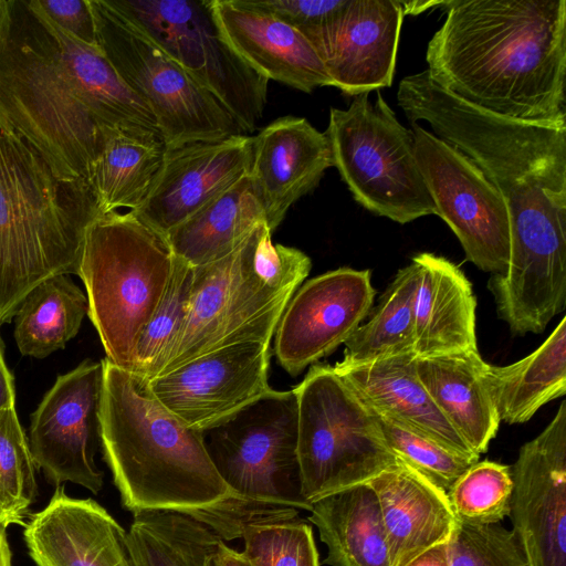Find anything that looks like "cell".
Wrapping results in <instances>:
<instances>
[{
	"label": "cell",
	"instance_id": "6da1fadb",
	"mask_svg": "<svg viewBox=\"0 0 566 566\" xmlns=\"http://www.w3.org/2000/svg\"><path fill=\"white\" fill-rule=\"evenodd\" d=\"M136 127L160 134L99 46L63 31L34 0H2L1 130L30 144L59 177L88 181L112 129Z\"/></svg>",
	"mask_w": 566,
	"mask_h": 566
},
{
	"label": "cell",
	"instance_id": "7a4b0ae2",
	"mask_svg": "<svg viewBox=\"0 0 566 566\" xmlns=\"http://www.w3.org/2000/svg\"><path fill=\"white\" fill-rule=\"evenodd\" d=\"M397 103L410 124H429L500 192L511 220L514 273L534 279L566 265V123L480 109L439 86L427 70L401 80Z\"/></svg>",
	"mask_w": 566,
	"mask_h": 566
},
{
	"label": "cell",
	"instance_id": "3957f363",
	"mask_svg": "<svg viewBox=\"0 0 566 566\" xmlns=\"http://www.w3.org/2000/svg\"><path fill=\"white\" fill-rule=\"evenodd\" d=\"M428 43L439 86L511 119L566 123V1L450 0Z\"/></svg>",
	"mask_w": 566,
	"mask_h": 566
},
{
	"label": "cell",
	"instance_id": "277c9868",
	"mask_svg": "<svg viewBox=\"0 0 566 566\" xmlns=\"http://www.w3.org/2000/svg\"><path fill=\"white\" fill-rule=\"evenodd\" d=\"M102 363L99 442L125 509L180 512L223 541L265 521L222 480L202 432L163 406L148 379L107 358Z\"/></svg>",
	"mask_w": 566,
	"mask_h": 566
},
{
	"label": "cell",
	"instance_id": "5b68a950",
	"mask_svg": "<svg viewBox=\"0 0 566 566\" xmlns=\"http://www.w3.org/2000/svg\"><path fill=\"white\" fill-rule=\"evenodd\" d=\"M98 216L87 180L59 177L30 144L0 129V326L40 282L77 275Z\"/></svg>",
	"mask_w": 566,
	"mask_h": 566
},
{
	"label": "cell",
	"instance_id": "8992f818",
	"mask_svg": "<svg viewBox=\"0 0 566 566\" xmlns=\"http://www.w3.org/2000/svg\"><path fill=\"white\" fill-rule=\"evenodd\" d=\"M311 268V259L301 250L274 244L268 224L258 227L229 254L195 266L188 315L159 375L223 346L271 343Z\"/></svg>",
	"mask_w": 566,
	"mask_h": 566
},
{
	"label": "cell",
	"instance_id": "52a82bcc",
	"mask_svg": "<svg viewBox=\"0 0 566 566\" xmlns=\"http://www.w3.org/2000/svg\"><path fill=\"white\" fill-rule=\"evenodd\" d=\"M176 256L165 235L133 211L98 216L87 228L77 275L106 358L134 371L138 339L168 286Z\"/></svg>",
	"mask_w": 566,
	"mask_h": 566
},
{
	"label": "cell",
	"instance_id": "ba28073f",
	"mask_svg": "<svg viewBox=\"0 0 566 566\" xmlns=\"http://www.w3.org/2000/svg\"><path fill=\"white\" fill-rule=\"evenodd\" d=\"M302 495L316 500L366 483L394 464L375 416L327 364H314L293 388Z\"/></svg>",
	"mask_w": 566,
	"mask_h": 566
},
{
	"label": "cell",
	"instance_id": "9c48e42d",
	"mask_svg": "<svg viewBox=\"0 0 566 566\" xmlns=\"http://www.w3.org/2000/svg\"><path fill=\"white\" fill-rule=\"evenodd\" d=\"M325 134L334 167L366 210L400 224L437 214L412 130L401 125L380 91L374 103L364 93L347 109L332 107Z\"/></svg>",
	"mask_w": 566,
	"mask_h": 566
},
{
	"label": "cell",
	"instance_id": "30bf717a",
	"mask_svg": "<svg viewBox=\"0 0 566 566\" xmlns=\"http://www.w3.org/2000/svg\"><path fill=\"white\" fill-rule=\"evenodd\" d=\"M202 437L222 480L264 520L311 510L302 495L293 389H272Z\"/></svg>",
	"mask_w": 566,
	"mask_h": 566
},
{
	"label": "cell",
	"instance_id": "8fae6325",
	"mask_svg": "<svg viewBox=\"0 0 566 566\" xmlns=\"http://www.w3.org/2000/svg\"><path fill=\"white\" fill-rule=\"evenodd\" d=\"M90 3L99 49L150 108L166 148L244 134L224 106L140 27L107 0Z\"/></svg>",
	"mask_w": 566,
	"mask_h": 566
},
{
	"label": "cell",
	"instance_id": "7c38bea8",
	"mask_svg": "<svg viewBox=\"0 0 566 566\" xmlns=\"http://www.w3.org/2000/svg\"><path fill=\"white\" fill-rule=\"evenodd\" d=\"M140 27L232 115L253 133L266 104L269 80L223 38L209 0H107Z\"/></svg>",
	"mask_w": 566,
	"mask_h": 566
},
{
	"label": "cell",
	"instance_id": "4fadbf2b",
	"mask_svg": "<svg viewBox=\"0 0 566 566\" xmlns=\"http://www.w3.org/2000/svg\"><path fill=\"white\" fill-rule=\"evenodd\" d=\"M416 159L439 216L460 241L465 258L492 274L505 272L511 249L507 206L464 154L411 123Z\"/></svg>",
	"mask_w": 566,
	"mask_h": 566
},
{
	"label": "cell",
	"instance_id": "5bb4252c",
	"mask_svg": "<svg viewBox=\"0 0 566 566\" xmlns=\"http://www.w3.org/2000/svg\"><path fill=\"white\" fill-rule=\"evenodd\" d=\"M103 379V363L85 359L56 378L31 415L32 458L55 486L72 482L94 494L103 488L94 463Z\"/></svg>",
	"mask_w": 566,
	"mask_h": 566
},
{
	"label": "cell",
	"instance_id": "9a60e30c",
	"mask_svg": "<svg viewBox=\"0 0 566 566\" xmlns=\"http://www.w3.org/2000/svg\"><path fill=\"white\" fill-rule=\"evenodd\" d=\"M270 344L223 346L148 379L149 388L182 423L202 432L272 390Z\"/></svg>",
	"mask_w": 566,
	"mask_h": 566
},
{
	"label": "cell",
	"instance_id": "2e32d148",
	"mask_svg": "<svg viewBox=\"0 0 566 566\" xmlns=\"http://www.w3.org/2000/svg\"><path fill=\"white\" fill-rule=\"evenodd\" d=\"M511 469L510 513L530 566H566V402Z\"/></svg>",
	"mask_w": 566,
	"mask_h": 566
},
{
	"label": "cell",
	"instance_id": "e0dca14e",
	"mask_svg": "<svg viewBox=\"0 0 566 566\" xmlns=\"http://www.w3.org/2000/svg\"><path fill=\"white\" fill-rule=\"evenodd\" d=\"M375 295L369 270L339 268L306 281L275 331L277 363L294 377L333 353L367 316Z\"/></svg>",
	"mask_w": 566,
	"mask_h": 566
},
{
	"label": "cell",
	"instance_id": "ac0fdd59",
	"mask_svg": "<svg viewBox=\"0 0 566 566\" xmlns=\"http://www.w3.org/2000/svg\"><path fill=\"white\" fill-rule=\"evenodd\" d=\"M403 11L397 0H346L329 20L301 31L333 86L349 96L392 83Z\"/></svg>",
	"mask_w": 566,
	"mask_h": 566
},
{
	"label": "cell",
	"instance_id": "d6986e66",
	"mask_svg": "<svg viewBox=\"0 0 566 566\" xmlns=\"http://www.w3.org/2000/svg\"><path fill=\"white\" fill-rule=\"evenodd\" d=\"M251 142L239 134L166 148L146 201L133 212L166 237L248 174Z\"/></svg>",
	"mask_w": 566,
	"mask_h": 566
},
{
	"label": "cell",
	"instance_id": "ffe728a7",
	"mask_svg": "<svg viewBox=\"0 0 566 566\" xmlns=\"http://www.w3.org/2000/svg\"><path fill=\"white\" fill-rule=\"evenodd\" d=\"M334 167L325 133L303 117H280L252 136L248 175L273 231L300 198Z\"/></svg>",
	"mask_w": 566,
	"mask_h": 566
},
{
	"label": "cell",
	"instance_id": "44dd1931",
	"mask_svg": "<svg viewBox=\"0 0 566 566\" xmlns=\"http://www.w3.org/2000/svg\"><path fill=\"white\" fill-rule=\"evenodd\" d=\"M23 537L35 566H133L127 532L96 501L72 497L63 485L28 517Z\"/></svg>",
	"mask_w": 566,
	"mask_h": 566
},
{
	"label": "cell",
	"instance_id": "7402d4cb",
	"mask_svg": "<svg viewBox=\"0 0 566 566\" xmlns=\"http://www.w3.org/2000/svg\"><path fill=\"white\" fill-rule=\"evenodd\" d=\"M209 6L229 45L269 81L305 93L333 86L316 51L297 29L245 0H209Z\"/></svg>",
	"mask_w": 566,
	"mask_h": 566
},
{
	"label": "cell",
	"instance_id": "603a6c76",
	"mask_svg": "<svg viewBox=\"0 0 566 566\" xmlns=\"http://www.w3.org/2000/svg\"><path fill=\"white\" fill-rule=\"evenodd\" d=\"M375 492L390 566L447 543L458 523L447 493L401 459L366 482Z\"/></svg>",
	"mask_w": 566,
	"mask_h": 566
},
{
	"label": "cell",
	"instance_id": "cb8c5ba5",
	"mask_svg": "<svg viewBox=\"0 0 566 566\" xmlns=\"http://www.w3.org/2000/svg\"><path fill=\"white\" fill-rule=\"evenodd\" d=\"M417 357L400 355L333 368L371 411L460 454L480 458L433 402L417 374Z\"/></svg>",
	"mask_w": 566,
	"mask_h": 566
},
{
	"label": "cell",
	"instance_id": "d4e9b609",
	"mask_svg": "<svg viewBox=\"0 0 566 566\" xmlns=\"http://www.w3.org/2000/svg\"><path fill=\"white\" fill-rule=\"evenodd\" d=\"M411 262L417 275L412 301L416 357L478 349L476 300L464 273L448 259L428 252Z\"/></svg>",
	"mask_w": 566,
	"mask_h": 566
},
{
	"label": "cell",
	"instance_id": "484cf974",
	"mask_svg": "<svg viewBox=\"0 0 566 566\" xmlns=\"http://www.w3.org/2000/svg\"><path fill=\"white\" fill-rule=\"evenodd\" d=\"M417 374L436 406L476 454L496 436L500 418L478 349L417 358Z\"/></svg>",
	"mask_w": 566,
	"mask_h": 566
},
{
	"label": "cell",
	"instance_id": "4316f807",
	"mask_svg": "<svg viewBox=\"0 0 566 566\" xmlns=\"http://www.w3.org/2000/svg\"><path fill=\"white\" fill-rule=\"evenodd\" d=\"M308 521L327 546L328 566H390L377 496L367 483L312 503Z\"/></svg>",
	"mask_w": 566,
	"mask_h": 566
},
{
	"label": "cell",
	"instance_id": "83f0119b",
	"mask_svg": "<svg viewBox=\"0 0 566 566\" xmlns=\"http://www.w3.org/2000/svg\"><path fill=\"white\" fill-rule=\"evenodd\" d=\"M261 224H268L265 212L247 174L166 239L176 258L200 266L229 254Z\"/></svg>",
	"mask_w": 566,
	"mask_h": 566
},
{
	"label": "cell",
	"instance_id": "f1b7e54d",
	"mask_svg": "<svg viewBox=\"0 0 566 566\" xmlns=\"http://www.w3.org/2000/svg\"><path fill=\"white\" fill-rule=\"evenodd\" d=\"M165 151L157 132L113 128L88 178L101 214L139 209L160 170Z\"/></svg>",
	"mask_w": 566,
	"mask_h": 566
},
{
	"label": "cell",
	"instance_id": "f546056e",
	"mask_svg": "<svg viewBox=\"0 0 566 566\" xmlns=\"http://www.w3.org/2000/svg\"><path fill=\"white\" fill-rule=\"evenodd\" d=\"M485 381L500 421H528L547 402L566 394V317L545 342L521 360L488 365Z\"/></svg>",
	"mask_w": 566,
	"mask_h": 566
},
{
	"label": "cell",
	"instance_id": "4dcf8cb0",
	"mask_svg": "<svg viewBox=\"0 0 566 566\" xmlns=\"http://www.w3.org/2000/svg\"><path fill=\"white\" fill-rule=\"evenodd\" d=\"M86 295L65 274L40 282L20 304L14 339L23 356L45 358L63 349L87 315Z\"/></svg>",
	"mask_w": 566,
	"mask_h": 566
},
{
	"label": "cell",
	"instance_id": "1f68e13d",
	"mask_svg": "<svg viewBox=\"0 0 566 566\" xmlns=\"http://www.w3.org/2000/svg\"><path fill=\"white\" fill-rule=\"evenodd\" d=\"M221 539L205 523L176 511L136 512L127 532L133 566H210Z\"/></svg>",
	"mask_w": 566,
	"mask_h": 566
},
{
	"label": "cell",
	"instance_id": "d6a6232c",
	"mask_svg": "<svg viewBox=\"0 0 566 566\" xmlns=\"http://www.w3.org/2000/svg\"><path fill=\"white\" fill-rule=\"evenodd\" d=\"M416 268L400 269L382 293L368 322L359 325L344 343L343 364H359L378 358L415 355L412 301Z\"/></svg>",
	"mask_w": 566,
	"mask_h": 566
},
{
	"label": "cell",
	"instance_id": "836d02e7",
	"mask_svg": "<svg viewBox=\"0 0 566 566\" xmlns=\"http://www.w3.org/2000/svg\"><path fill=\"white\" fill-rule=\"evenodd\" d=\"M193 281L195 266L176 258L165 294L138 339L134 373L146 379L160 374L187 318Z\"/></svg>",
	"mask_w": 566,
	"mask_h": 566
},
{
	"label": "cell",
	"instance_id": "e575fe53",
	"mask_svg": "<svg viewBox=\"0 0 566 566\" xmlns=\"http://www.w3.org/2000/svg\"><path fill=\"white\" fill-rule=\"evenodd\" d=\"M36 465L15 408L0 411V526H24L36 495Z\"/></svg>",
	"mask_w": 566,
	"mask_h": 566
},
{
	"label": "cell",
	"instance_id": "d590c367",
	"mask_svg": "<svg viewBox=\"0 0 566 566\" xmlns=\"http://www.w3.org/2000/svg\"><path fill=\"white\" fill-rule=\"evenodd\" d=\"M512 491L510 467L478 461L453 483L447 496L457 521L490 525L509 516Z\"/></svg>",
	"mask_w": 566,
	"mask_h": 566
},
{
	"label": "cell",
	"instance_id": "8d00e7d4",
	"mask_svg": "<svg viewBox=\"0 0 566 566\" xmlns=\"http://www.w3.org/2000/svg\"><path fill=\"white\" fill-rule=\"evenodd\" d=\"M241 538L251 566H319L313 530L298 516L250 523Z\"/></svg>",
	"mask_w": 566,
	"mask_h": 566
},
{
	"label": "cell",
	"instance_id": "74e56055",
	"mask_svg": "<svg viewBox=\"0 0 566 566\" xmlns=\"http://www.w3.org/2000/svg\"><path fill=\"white\" fill-rule=\"evenodd\" d=\"M371 412L389 450L446 493L480 459L460 454L392 419Z\"/></svg>",
	"mask_w": 566,
	"mask_h": 566
},
{
	"label": "cell",
	"instance_id": "f35d334b",
	"mask_svg": "<svg viewBox=\"0 0 566 566\" xmlns=\"http://www.w3.org/2000/svg\"><path fill=\"white\" fill-rule=\"evenodd\" d=\"M450 566H530L512 531L457 523L448 541Z\"/></svg>",
	"mask_w": 566,
	"mask_h": 566
},
{
	"label": "cell",
	"instance_id": "ab89813d",
	"mask_svg": "<svg viewBox=\"0 0 566 566\" xmlns=\"http://www.w3.org/2000/svg\"><path fill=\"white\" fill-rule=\"evenodd\" d=\"M298 31L315 28L329 20L346 0H245Z\"/></svg>",
	"mask_w": 566,
	"mask_h": 566
},
{
	"label": "cell",
	"instance_id": "60d3db41",
	"mask_svg": "<svg viewBox=\"0 0 566 566\" xmlns=\"http://www.w3.org/2000/svg\"><path fill=\"white\" fill-rule=\"evenodd\" d=\"M39 9L76 40L98 46L90 0H34Z\"/></svg>",
	"mask_w": 566,
	"mask_h": 566
},
{
	"label": "cell",
	"instance_id": "b9f144b4",
	"mask_svg": "<svg viewBox=\"0 0 566 566\" xmlns=\"http://www.w3.org/2000/svg\"><path fill=\"white\" fill-rule=\"evenodd\" d=\"M15 405V390L11 371L6 365L0 338V411L13 409Z\"/></svg>",
	"mask_w": 566,
	"mask_h": 566
},
{
	"label": "cell",
	"instance_id": "7bdbcfd3",
	"mask_svg": "<svg viewBox=\"0 0 566 566\" xmlns=\"http://www.w3.org/2000/svg\"><path fill=\"white\" fill-rule=\"evenodd\" d=\"M210 566H251L243 552H237L221 539L210 560Z\"/></svg>",
	"mask_w": 566,
	"mask_h": 566
},
{
	"label": "cell",
	"instance_id": "ee69618b",
	"mask_svg": "<svg viewBox=\"0 0 566 566\" xmlns=\"http://www.w3.org/2000/svg\"><path fill=\"white\" fill-rule=\"evenodd\" d=\"M406 566H450L448 542L430 547Z\"/></svg>",
	"mask_w": 566,
	"mask_h": 566
},
{
	"label": "cell",
	"instance_id": "f6af8a7d",
	"mask_svg": "<svg viewBox=\"0 0 566 566\" xmlns=\"http://www.w3.org/2000/svg\"><path fill=\"white\" fill-rule=\"evenodd\" d=\"M442 1H411L403 2L400 1L402 7L403 15L405 14H418L427 9L434 8L437 6H441Z\"/></svg>",
	"mask_w": 566,
	"mask_h": 566
},
{
	"label": "cell",
	"instance_id": "bcb514c9",
	"mask_svg": "<svg viewBox=\"0 0 566 566\" xmlns=\"http://www.w3.org/2000/svg\"><path fill=\"white\" fill-rule=\"evenodd\" d=\"M0 566H11V551L8 543L7 530L0 526Z\"/></svg>",
	"mask_w": 566,
	"mask_h": 566
},
{
	"label": "cell",
	"instance_id": "7dc6e473",
	"mask_svg": "<svg viewBox=\"0 0 566 566\" xmlns=\"http://www.w3.org/2000/svg\"><path fill=\"white\" fill-rule=\"evenodd\" d=\"M1 6H2V0H0V10H1Z\"/></svg>",
	"mask_w": 566,
	"mask_h": 566
}]
</instances>
